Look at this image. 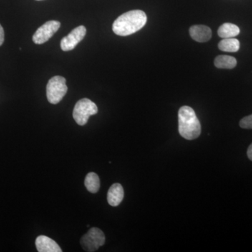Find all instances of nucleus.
<instances>
[{
  "label": "nucleus",
  "mask_w": 252,
  "mask_h": 252,
  "mask_svg": "<svg viewBox=\"0 0 252 252\" xmlns=\"http://www.w3.org/2000/svg\"><path fill=\"white\" fill-rule=\"evenodd\" d=\"M86 34V28L84 26L74 28L68 35L61 39V49L63 51H72L84 39Z\"/></svg>",
  "instance_id": "nucleus-7"
},
{
  "label": "nucleus",
  "mask_w": 252,
  "mask_h": 252,
  "mask_svg": "<svg viewBox=\"0 0 252 252\" xmlns=\"http://www.w3.org/2000/svg\"><path fill=\"white\" fill-rule=\"evenodd\" d=\"M240 28L236 25L232 24V23H223L219 28L218 35L223 39L227 38H233L238 36L240 34Z\"/></svg>",
  "instance_id": "nucleus-11"
},
{
  "label": "nucleus",
  "mask_w": 252,
  "mask_h": 252,
  "mask_svg": "<svg viewBox=\"0 0 252 252\" xmlns=\"http://www.w3.org/2000/svg\"><path fill=\"white\" fill-rule=\"evenodd\" d=\"M4 41V31L2 26L0 24V46L2 45Z\"/></svg>",
  "instance_id": "nucleus-16"
},
{
  "label": "nucleus",
  "mask_w": 252,
  "mask_h": 252,
  "mask_svg": "<svg viewBox=\"0 0 252 252\" xmlns=\"http://www.w3.org/2000/svg\"><path fill=\"white\" fill-rule=\"evenodd\" d=\"M189 33L193 40L198 42H207L212 38L211 29L203 25H195L189 29Z\"/></svg>",
  "instance_id": "nucleus-8"
},
{
  "label": "nucleus",
  "mask_w": 252,
  "mask_h": 252,
  "mask_svg": "<svg viewBox=\"0 0 252 252\" xmlns=\"http://www.w3.org/2000/svg\"><path fill=\"white\" fill-rule=\"evenodd\" d=\"M98 112L97 105L91 99L83 98L78 101L73 111V118L79 126L87 124L91 116L95 115Z\"/></svg>",
  "instance_id": "nucleus-4"
},
{
  "label": "nucleus",
  "mask_w": 252,
  "mask_h": 252,
  "mask_svg": "<svg viewBox=\"0 0 252 252\" xmlns=\"http://www.w3.org/2000/svg\"><path fill=\"white\" fill-rule=\"evenodd\" d=\"M80 243L86 252H95L105 243V235L102 230L94 227L91 228L86 234L82 236Z\"/></svg>",
  "instance_id": "nucleus-5"
},
{
  "label": "nucleus",
  "mask_w": 252,
  "mask_h": 252,
  "mask_svg": "<svg viewBox=\"0 0 252 252\" xmlns=\"http://www.w3.org/2000/svg\"><path fill=\"white\" fill-rule=\"evenodd\" d=\"M147 15L141 10H132L121 15L113 23L112 30L119 36H128L140 31L147 23Z\"/></svg>",
  "instance_id": "nucleus-1"
},
{
  "label": "nucleus",
  "mask_w": 252,
  "mask_h": 252,
  "mask_svg": "<svg viewBox=\"0 0 252 252\" xmlns=\"http://www.w3.org/2000/svg\"><path fill=\"white\" fill-rule=\"evenodd\" d=\"M61 23L57 21H50L38 28L32 36L33 42L42 44L49 41L61 27Z\"/></svg>",
  "instance_id": "nucleus-6"
},
{
  "label": "nucleus",
  "mask_w": 252,
  "mask_h": 252,
  "mask_svg": "<svg viewBox=\"0 0 252 252\" xmlns=\"http://www.w3.org/2000/svg\"><path fill=\"white\" fill-rule=\"evenodd\" d=\"M66 79L61 76L51 78L46 86V96L51 104H59L67 92Z\"/></svg>",
  "instance_id": "nucleus-3"
},
{
  "label": "nucleus",
  "mask_w": 252,
  "mask_h": 252,
  "mask_svg": "<svg viewBox=\"0 0 252 252\" xmlns=\"http://www.w3.org/2000/svg\"><path fill=\"white\" fill-rule=\"evenodd\" d=\"M248 157L250 160H251L252 161V143L250 144L248 149Z\"/></svg>",
  "instance_id": "nucleus-17"
},
{
  "label": "nucleus",
  "mask_w": 252,
  "mask_h": 252,
  "mask_svg": "<svg viewBox=\"0 0 252 252\" xmlns=\"http://www.w3.org/2000/svg\"><path fill=\"white\" fill-rule=\"evenodd\" d=\"M240 126L244 129H252V114L242 119L240 122Z\"/></svg>",
  "instance_id": "nucleus-15"
},
{
  "label": "nucleus",
  "mask_w": 252,
  "mask_h": 252,
  "mask_svg": "<svg viewBox=\"0 0 252 252\" xmlns=\"http://www.w3.org/2000/svg\"><path fill=\"white\" fill-rule=\"evenodd\" d=\"M219 49L225 52L235 53L240 49V41L235 38H227L219 43Z\"/></svg>",
  "instance_id": "nucleus-13"
},
{
  "label": "nucleus",
  "mask_w": 252,
  "mask_h": 252,
  "mask_svg": "<svg viewBox=\"0 0 252 252\" xmlns=\"http://www.w3.org/2000/svg\"><path fill=\"white\" fill-rule=\"evenodd\" d=\"M84 185L90 193H97L100 187V181H99L98 175L94 172H89L86 175Z\"/></svg>",
  "instance_id": "nucleus-14"
},
{
  "label": "nucleus",
  "mask_w": 252,
  "mask_h": 252,
  "mask_svg": "<svg viewBox=\"0 0 252 252\" xmlns=\"http://www.w3.org/2000/svg\"><path fill=\"white\" fill-rule=\"evenodd\" d=\"M37 1H41V0H37Z\"/></svg>",
  "instance_id": "nucleus-18"
},
{
  "label": "nucleus",
  "mask_w": 252,
  "mask_h": 252,
  "mask_svg": "<svg viewBox=\"0 0 252 252\" xmlns=\"http://www.w3.org/2000/svg\"><path fill=\"white\" fill-rule=\"evenodd\" d=\"M36 250L39 252H62L59 245L52 239L45 235H40L36 239Z\"/></svg>",
  "instance_id": "nucleus-9"
},
{
  "label": "nucleus",
  "mask_w": 252,
  "mask_h": 252,
  "mask_svg": "<svg viewBox=\"0 0 252 252\" xmlns=\"http://www.w3.org/2000/svg\"><path fill=\"white\" fill-rule=\"evenodd\" d=\"M124 198V188L120 184H114L109 188L107 193V201L112 207H117L122 203Z\"/></svg>",
  "instance_id": "nucleus-10"
},
{
  "label": "nucleus",
  "mask_w": 252,
  "mask_h": 252,
  "mask_svg": "<svg viewBox=\"0 0 252 252\" xmlns=\"http://www.w3.org/2000/svg\"><path fill=\"white\" fill-rule=\"evenodd\" d=\"M179 132L186 140L198 138L201 133V125L195 111L191 107L184 106L178 112Z\"/></svg>",
  "instance_id": "nucleus-2"
},
{
  "label": "nucleus",
  "mask_w": 252,
  "mask_h": 252,
  "mask_svg": "<svg viewBox=\"0 0 252 252\" xmlns=\"http://www.w3.org/2000/svg\"><path fill=\"white\" fill-rule=\"evenodd\" d=\"M215 65L220 69H233L236 67L237 60L233 56L220 55L215 59Z\"/></svg>",
  "instance_id": "nucleus-12"
}]
</instances>
